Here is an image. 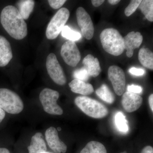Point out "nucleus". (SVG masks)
I'll list each match as a JSON object with an SVG mask.
<instances>
[{
  "label": "nucleus",
  "instance_id": "c756f323",
  "mask_svg": "<svg viewBox=\"0 0 153 153\" xmlns=\"http://www.w3.org/2000/svg\"><path fill=\"white\" fill-rule=\"evenodd\" d=\"M93 5L95 7H98L104 2V0H92L91 1Z\"/></svg>",
  "mask_w": 153,
  "mask_h": 153
},
{
  "label": "nucleus",
  "instance_id": "4468645a",
  "mask_svg": "<svg viewBox=\"0 0 153 153\" xmlns=\"http://www.w3.org/2000/svg\"><path fill=\"white\" fill-rule=\"evenodd\" d=\"M13 57L10 44L5 37L0 36V67L7 66Z\"/></svg>",
  "mask_w": 153,
  "mask_h": 153
},
{
  "label": "nucleus",
  "instance_id": "9b49d317",
  "mask_svg": "<svg viewBox=\"0 0 153 153\" xmlns=\"http://www.w3.org/2000/svg\"><path fill=\"white\" fill-rule=\"evenodd\" d=\"M45 137L47 143L50 149L56 153H65L67 151V146L58 137L56 129L51 127L47 130Z\"/></svg>",
  "mask_w": 153,
  "mask_h": 153
},
{
  "label": "nucleus",
  "instance_id": "473e14b6",
  "mask_svg": "<svg viewBox=\"0 0 153 153\" xmlns=\"http://www.w3.org/2000/svg\"><path fill=\"white\" fill-rule=\"evenodd\" d=\"M5 115V111H4L1 108H0V123L4 118Z\"/></svg>",
  "mask_w": 153,
  "mask_h": 153
},
{
  "label": "nucleus",
  "instance_id": "c85d7f7f",
  "mask_svg": "<svg viewBox=\"0 0 153 153\" xmlns=\"http://www.w3.org/2000/svg\"><path fill=\"white\" fill-rule=\"evenodd\" d=\"M130 73L136 76H141L145 74L144 70L142 68H137L135 67H132L129 70Z\"/></svg>",
  "mask_w": 153,
  "mask_h": 153
},
{
  "label": "nucleus",
  "instance_id": "c9c22d12",
  "mask_svg": "<svg viewBox=\"0 0 153 153\" xmlns=\"http://www.w3.org/2000/svg\"><path fill=\"white\" fill-rule=\"evenodd\" d=\"M57 130H58L59 131H60L61 130V128L58 127V128H57Z\"/></svg>",
  "mask_w": 153,
  "mask_h": 153
},
{
  "label": "nucleus",
  "instance_id": "39448f33",
  "mask_svg": "<svg viewBox=\"0 0 153 153\" xmlns=\"http://www.w3.org/2000/svg\"><path fill=\"white\" fill-rule=\"evenodd\" d=\"M69 16V11L66 8H62L57 11L47 26L46 32L47 39L53 40L57 38L65 26Z\"/></svg>",
  "mask_w": 153,
  "mask_h": 153
},
{
  "label": "nucleus",
  "instance_id": "a878e982",
  "mask_svg": "<svg viewBox=\"0 0 153 153\" xmlns=\"http://www.w3.org/2000/svg\"><path fill=\"white\" fill-rule=\"evenodd\" d=\"M73 76L75 79H79L84 82L88 80L90 76L85 68L83 67L75 70L73 73Z\"/></svg>",
  "mask_w": 153,
  "mask_h": 153
},
{
  "label": "nucleus",
  "instance_id": "f03ea898",
  "mask_svg": "<svg viewBox=\"0 0 153 153\" xmlns=\"http://www.w3.org/2000/svg\"><path fill=\"white\" fill-rule=\"evenodd\" d=\"M100 39L105 51L111 55L119 56L124 51L123 38L116 29H105L100 33Z\"/></svg>",
  "mask_w": 153,
  "mask_h": 153
},
{
  "label": "nucleus",
  "instance_id": "f257e3e1",
  "mask_svg": "<svg viewBox=\"0 0 153 153\" xmlns=\"http://www.w3.org/2000/svg\"><path fill=\"white\" fill-rule=\"evenodd\" d=\"M1 24L12 38L22 40L27 35V26L18 9L9 5L4 8L1 14Z\"/></svg>",
  "mask_w": 153,
  "mask_h": 153
},
{
  "label": "nucleus",
  "instance_id": "dca6fc26",
  "mask_svg": "<svg viewBox=\"0 0 153 153\" xmlns=\"http://www.w3.org/2000/svg\"><path fill=\"white\" fill-rule=\"evenodd\" d=\"M68 85L72 92L82 95H89L94 91L92 85L78 79L72 80Z\"/></svg>",
  "mask_w": 153,
  "mask_h": 153
},
{
  "label": "nucleus",
  "instance_id": "423d86ee",
  "mask_svg": "<svg viewBox=\"0 0 153 153\" xmlns=\"http://www.w3.org/2000/svg\"><path fill=\"white\" fill-rule=\"evenodd\" d=\"M59 97L57 91L50 88H45L41 91L39 99L45 112L51 114H63V109L57 102Z\"/></svg>",
  "mask_w": 153,
  "mask_h": 153
},
{
  "label": "nucleus",
  "instance_id": "0eeeda50",
  "mask_svg": "<svg viewBox=\"0 0 153 153\" xmlns=\"http://www.w3.org/2000/svg\"><path fill=\"white\" fill-rule=\"evenodd\" d=\"M46 67L49 76L56 84L60 85L66 84V79L65 74L54 53H50L47 56Z\"/></svg>",
  "mask_w": 153,
  "mask_h": 153
},
{
  "label": "nucleus",
  "instance_id": "4c0bfd02",
  "mask_svg": "<svg viewBox=\"0 0 153 153\" xmlns=\"http://www.w3.org/2000/svg\"><path fill=\"white\" fill-rule=\"evenodd\" d=\"M127 153V152H121V153Z\"/></svg>",
  "mask_w": 153,
  "mask_h": 153
},
{
  "label": "nucleus",
  "instance_id": "f8f14e48",
  "mask_svg": "<svg viewBox=\"0 0 153 153\" xmlns=\"http://www.w3.org/2000/svg\"><path fill=\"white\" fill-rule=\"evenodd\" d=\"M143 98L137 94L126 92L122 98V104L127 112L131 113L139 108L143 102Z\"/></svg>",
  "mask_w": 153,
  "mask_h": 153
},
{
  "label": "nucleus",
  "instance_id": "9d476101",
  "mask_svg": "<svg viewBox=\"0 0 153 153\" xmlns=\"http://www.w3.org/2000/svg\"><path fill=\"white\" fill-rule=\"evenodd\" d=\"M108 73L115 93L118 96L123 94L126 86L125 74L123 70L119 66H111L108 68Z\"/></svg>",
  "mask_w": 153,
  "mask_h": 153
},
{
  "label": "nucleus",
  "instance_id": "393cba45",
  "mask_svg": "<svg viewBox=\"0 0 153 153\" xmlns=\"http://www.w3.org/2000/svg\"><path fill=\"white\" fill-rule=\"evenodd\" d=\"M141 1V0H132L131 1L128 5L125 10L126 16L127 17L131 16L138 7Z\"/></svg>",
  "mask_w": 153,
  "mask_h": 153
},
{
  "label": "nucleus",
  "instance_id": "6e6552de",
  "mask_svg": "<svg viewBox=\"0 0 153 153\" xmlns=\"http://www.w3.org/2000/svg\"><path fill=\"white\" fill-rule=\"evenodd\" d=\"M60 54L64 62L72 67L76 66L81 59L80 52L74 41L65 42L61 47Z\"/></svg>",
  "mask_w": 153,
  "mask_h": 153
},
{
  "label": "nucleus",
  "instance_id": "20e7f679",
  "mask_svg": "<svg viewBox=\"0 0 153 153\" xmlns=\"http://www.w3.org/2000/svg\"><path fill=\"white\" fill-rule=\"evenodd\" d=\"M24 107L22 99L17 93L7 88H0V108L11 114H18Z\"/></svg>",
  "mask_w": 153,
  "mask_h": 153
},
{
  "label": "nucleus",
  "instance_id": "7c9ffc66",
  "mask_svg": "<svg viewBox=\"0 0 153 153\" xmlns=\"http://www.w3.org/2000/svg\"><path fill=\"white\" fill-rule=\"evenodd\" d=\"M141 153H153V149L151 146L145 147Z\"/></svg>",
  "mask_w": 153,
  "mask_h": 153
},
{
  "label": "nucleus",
  "instance_id": "7ed1b4c3",
  "mask_svg": "<svg viewBox=\"0 0 153 153\" xmlns=\"http://www.w3.org/2000/svg\"><path fill=\"white\" fill-rule=\"evenodd\" d=\"M74 102L82 112L90 117L102 118L108 114V110L104 105L87 97H77Z\"/></svg>",
  "mask_w": 153,
  "mask_h": 153
},
{
  "label": "nucleus",
  "instance_id": "f704fd0d",
  "mask_svg": "<svg viewBox=\"0 0 153 153\" xmlns=\"http://www.w3.org/2000/svg\"><path fill=\"white\" fill-rule=\"evenodd\" d=\"M0 153H10V152L6 148H0Z\"/></svg>",
  "mask_w": 153,
  "mask_h": 153
},
{
  "label": "nucleus",
  "instance_id": "2eb2a0df",
  "mask_svg": "<svg viewBox=\"0 0 153 153\" xmlns=\"http://www.w3.org/2000/svg\"><path fill=\"white\" fill-rule=\"evenodd\" d=\"M82 63L89 76L95 77L100 74L101 68L99 61L93 55L89 54L85 56L82 60Z\"/></svg>",
  "mask_w": 153,
  "mask_h": 153
},
{
  "label": "nucleus",
  "instance_id": "1a4fd4ad",
  "mask_svg": "<svg viewBox=\"0 0 153 153\" xmlns=\"http://www.w3.org/2000/svg\"><path fill=\"white\" fill-rule=\"evenodd\" d=\"M76 17L83 37L87 40H90L93 37L94 27L89 14L83 8L79 7L76 10Z\"/></svg>",
  "mask_w": 153,
  "mask_h": 153
},
{
  "label": "nucleus",
  "instance_id": "cd10ccee",
  "mask_svg": "<svg viewBox=\"0 0 153 153\" xmlns=\"http://www.w3.org/2000/svg\"><path fill=\"white\" fill-rule=\"evenodd\" d=\"M128 91L135 94H139L141 93L142 91V88L139 85H131L128 86Z\"/></svg>",
  "mask_w": 153,
  "mask_h": 153
},
{
  "label": "nucleus",
  "instance_id": "4be33fe9",
  "mask_svg": "<svg viewBox=\"0 0 153 153\" xmlns=\"http://www.w3.org/2000/svg\"><path fill=\"white\" fill-rule=\"evenodd\" d=\"M139 7L146 19L149 22H153V1L143 0L139 6Z\"/></svg>",
  "mask_w": 153,
  "mask_h": 153
},
{
  "label": "nucleus",
  "instance_id": "ddd939ff",
  "mask_svg": "<svg viewBox=\"0 0 153 153\" xmlns=\"http://www.w3.org/2000/svg\"><path fill=\"white\" fill-rule=\"evenodd\" d=\"M125 49L126 50L127 56L131 57L134 54V50L139 48L142 43V35L140 32H131L123 38Z\"/></svg>",
  "mask_w": 153,
  "mask_h": 153
},
{
  "label": "nucleus",
  "instance_id": "bb28decb",
  "mask_svg": "<svg viewBox=\"0 0 153 153\" xmlns=\"http://www.w3.org/2000/svg\"><path fill=\"white\" fill-rule=\"evenodd\" d=\"M66 0H49L48 2L51 7L54 9L60 8L65 4Z\"/></svg>",
  "mask_w": 153,
  "mask_h": 153
},
{
  "label": "nucleus",
  "instance_id": "b1692460",
  "mask_svg": "<svg viewBox=\"0 0 153 153\" xmlns=\"http://www.w3.org/2000/svg\"><path fill=\"white\" fill-rule=\"evenodd\" d=\"M61 33L63 37L68 39V41L74 42L78 41L81 37V34L79 32L71 30L68 26H65L63 27Z\"/></svg>",
  "mask_w": 153,
  "mask_h": 153
},
{
  "label": "nucleus",
  "instance_id": "e433bc0d",
  "mask_svg": "<svg viewBox=\"0 0 153 153\" xmlns=\"http://www.w3.org/2000/svg\"><path fill=\"white\" fill-rule=\"evenodd\" d=\"M51 153L47 152H43V153Z\"/></svg>",
  "mask_w": 153,
  "mask_h": 153
},
{
  "label": "nucleus",
  "instance_id": "5701e85b",
  "mask_svg": "<svg viewBox=\"0 0 153 153\" xmlns=\"http://www.w3.org/2000/svg\"><path fill=\"white\" fill-rule=\"evenodd\" d=\"M114 122L117 128L121 132L126 133L128 132V122L122 113L119 111L116 114L114 117Z\"/></svg>",
  "mask_w": 153,
  "mask_h": 153
},
{
  "label": "nucleus",
  "instance_id": "412c9836",
  "mask_svg": "<svg viewBox=\"0 0 153 153\" xmlns=\"http://www.w3.org/2000/svg\"><path fill=\"white\" fill-rule=\"evenodd\" d=\"M80 153H107L104 145L98 142L92 141L88 143Z\"/></svg>",
  "mask_w": 153,
  "mask_h": 153
},
{
  "label": "nucleus",
  "instance_id": "6ab92c4d",
  "mask_svg": "<svg viewBox=\"0 0 153 153\" xmlns=\"http://www.w3.org/2000/svg\"><path fill=\"white\" fill-rule=\"evenodd\" d=\"M138 59L143 66L150 70L153 69V53L148 48H143L140 49Z\"/></svg>",
  "mask_w": 153,
  "mask_h": 153
},
{
  "label": "nucleus",
  "instance_id": "a211bd4d",
  "mask_svg": "<svg viewBox=\"0 0 153 153\" xmlns=\"http://www.w3.org/2000/svg\"><path fill=\"white\" fill-rule=\"evenodd\" d=\"M33 0H21L17 3L18 10L24 20H27L32 13L35 7Z\"/></svg>",
  "mask_w": 153,
  "mask_h": 153
},
{
  "label": "nucleus",
  "instance_id": "aec40b11",
  "mask_svg": "<svg viewBox=\"0 0 153 153\" xmlns=\"http://www.w3.org/2000/svg\"><path fill=\"white\" fill-rule=\"evenodd\" d=\"M97 95L107 103L112 104L115 100L114 96L105 84H102L96 91Z\"/></svg>",
  "mask_w": 153,
  "mask_h": 153
},
{
  "label": "nucleus",
  "instance_id": "f3484780",
  "mask_svg": "<svg viewBox=\"0 0 153 153\" xmlns=\"http://www.w3.org/2000/svg\"><path fill=\"white\" fill-rule=\"evenodd\" d=\"M28 150L29 153H42L47 152V146L41 133H37L33 136Z\"/></svg>",
  "mask_w": 153,
  "mask_h": 153
},
{
  "label": "nucleus",
  "instance_id": "72a5a7b5",
  "mask_svg": "<svg viewBox=\"0 0 153 153\" xmlns=\"http://www.w3.org/2000/svg\"><path fill=\"white\" fill-rule=\"evenodd\" d=\"M120 1V0H109V1H108V3L110 4H111L113 5L117 4Z\"/></svg>",
  "mask_w": 153,
  "mask_h": 153
},
{
  "label": "nucleus",
  "instance_id": "2f4dec72",
  "mask_svg": "<svg viewBox=\"0 0 153 153\" xmlns=\"http://www.w3.org/2000/svg\"><path fill=\"white\" fill-rule=\"evenodd\" d=\"M149 103L152 111H153V94H151L149 98Z\"/></svg>",
  "mask_w": 153,
  "mask_h": 153
}]
</instances>
